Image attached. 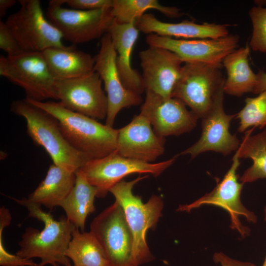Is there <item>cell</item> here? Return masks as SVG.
Returning <instances> with one entry per match:
<instances>
[{"mask_svg":"<svg viewBox=\"0 0 266 266\" xmlns=\"http://www.w3.org/2000/svg\"><path fill=\"white\" fill-rule=\"evenodd\" d=\"M237 150L232 159V164L223 179L210 192L189 204L180 205L177 211L190 212L202 205H211L220 207L229 213L230 227L236 231L242 238L249 235L250 229L243 226L240 218L255 224L257 217L252 211L244 206L241 201V193L243 184L238 181L237 170L240 165Z\"/></svg>","mask_w":266,"mask_h":266,"instance_id":"30bf717a","label":"cell"},{"mask_svg":"<svg viewBox=\"0 0 266 266\" xmlns=\"http://www.w3.org/2000/svg\"><path fill=\"white\" fill-rule=\"evenodd\" d=\"M224 94L223 86L215 95L210 109L201 118L202 131L200 138L179 155L189 154L193 159L202 153L212 151L226 156L239 147L240 141L230 132L231 122L236 114L225 112Z\"/></svg>","mask_w":266,"mask_h":266,"instance_id":"5bb4252c","label":"cell"},{"mask_svg":"<svg viewBox=\"0 0 266 266\" xmlns=\"http://www.w3.org/2000/svg\"><path fill=\"white\" fill-rule=\"evenodd\" d=\"M213 261L221 266H256L254 264L233 259L223 252H216L213 256Z\"/></svg>","mask_w":266,"mask_h":266,"instance_id":"d6a6232c","label":"cell"},{"mask_svg":"<svg viewBox=\"0 0 266 266\" xmlns=\"http://www.w3.org/2000/svg\"><path fill=\"white\" fill-rule=\"evenodd\" d=\"M25 99L53 116L68 142L91 160L106 157L116 150L118 129L71 111L59 102Z\"/></svg>","mask_w":266,"mask_h":266,"instance_id":"7a4b0ae2","label":"cell"},{"mask_svg":"<svg viewBox=\"0 0 266 266\" xmlns=\"http://www.w3.org/2000/svg\"><path fill=\"white\" fill-rule=\"evenodd\" d=\"M113 0H65L72 9L91 10L112 7Z\"/></svg>","mask_w":266,"mask_h":266,"instance_id":"1f68e13d","label":"cell"},{"mask_svg":"<svg viewBox=\"0 0 266 266\" xmlns=\"http://www.w3.org/2000/svg\"><path fill=\"white\" fill-rule=\"evenodd\" d=\"M149 9L157 10L170 18L185 15L177 7L162 5L157 0H113L111 14L114 20L118 23H135Z\"/></svg>","mask_w":266,"mask_h":266,"instance_id":"4316f807","label":"cell"},{"mask_svg":"<svg viewBox=\"0 0 266 266\" xmlns=\"http://www.w3.org/2000/svg\"><path fill=\"white\" fill-rule=\"evenodd\" d=\"M99 51L95 57L94 71L99 73L106 92L108 101L105 125L113 127L119 111L140 104L141 95L127 89L123 85L116 66L117 54L110 34L107 33L101 38Z\"/></svg>","mask_w":266,"mask_h":266,"instance_id":"9a60e30c","label":"cell"},{"mask_svg":"<svg viewBox=\"0 0 266 266\" xmlns=\"http://www.w3.org/2000/svg\"><path fill=\"white\" fill-rule=\"evenodd\" d=\"M71 266V265H69V266Z\"/></svg>","mask_w":266,"mask_h":266,"instance_id":"74e56055","label":"cell"},{"mask_svg":"<svg viewBox=\"0 0 266 266\" xmlns=\"http://www.w3.org/2000/svg\"><path fill=\"white\" fill-rule=\"evenodd\" d=\"M65 255L75 266H109L99 242L90 232L75 228Z\"/></svg>","mask_w":266,"mask_h":266,"instance_id":"484cf974","label":"cell"},{"mask_svg":"<svg viewBox=\"0 0 266 266\" xmlns=\"http://www.w3.org/2000/svg\"><path fill=\"white\" fill-rule=\"evenodd\" d=\"M90 232L101 246L109 266H136L132 234L116 200L93 220Z\"/></svg>","mask_w":266,"mask_h":266,"instance_id":"9c48e42d","label":"cell"},{"mask_svg":"<svg viewBox=\"0 0 266 266\" xmlns=\"http://www.w3.org/2000/svg\"><path fill=\"white\" fill-rule=\"evenodd\" d=\"M177 156L152 164L123 157L115 151L106 157L89 160L78 170L91 185L97 188V197L102 198L129 174L149 173L156 177L159 176L174 163Z\"/></svg>","mask_w":266,"mask_h":266,"instance_id":"8fae6325","label":"cell"},{"mask_svg":"<svg viewBox=\"0 0 266 266\" xmlns=\"http://www.w3.org/2000/svg\"><path fill=\"white\" fill-rule=\"evenodd\" d=\"M239 120L238 131L243 133L248 129L266 127V90L254 98L245 100L243 108L236 114Z\"/></svg>","mask_w":266,"mask_h":266,"instance_id":"83f0119b","label":"cell"},{"mask_svg":"<svg viewBox=\"0 0 266 266\" xmlns=\"http://www.w3.org/2000/svg\"><path fill=\"white\" fill-rule=\"evenodd\" d=\"M17 2L15 0H0V17H3L8 8Z\"/></svg>","mask_w":266,"mask_h":266,"instance_id":"e575fe53","label":"cell"},{"mask_svg":"<svg viewBox=\"0 0 266 266\" xmlns=\"http://www.w3.org/2000/svg\"><path fill=\"white\" fill-rule=\"evenodd\" d=\"M139 56L145 91L172 97L184 64L182 60L167 49L155 46L141 51Z\"/></svg>","mask_w":266,"mask_h":266,"instance_id":"e0dca14e","label":"cell"},{"mask_svg":"<svg viewBox=\"0 0 266 266\" xmlns=\"http://www.w3.org/2000/svg\"><path fill=\"white\" fill-rule=\"evenodd\" d=\"M262 266H266V257H265V261H264V263H263Z\"/></svg>","mask_w":266,"mask_h":266,"instance_id":"8d00e7d4","label":"cell"},{"mask_svg":"<svg viewBox=\"0 0 266 266\" xmlns=\"http://www.w3.org/2000/svg\"><path fill=\"white\" fill-rule=\"evenodd\" d=\"M75 185L60 206L65 211L67 220L84 232L87 216L95 211L94 200L98 189L79 170L75 172Z\"/></svg>","mask_w":266,"mask_h":266,"instance_id":"cb8c5ba5","label":"cell"},{"mask_svg":"<svg viewBox=\"0 0 266 266\" xmlns=\"http://www.w3.org/2000/svg\"><path fill=\"white\" fill-rule=\"evenodd\" d=\"M237 34L216 39H181L149 34L146 37L149 46L162 47L176 54L185 63L197 62L222 66L226 56L237 47Z\"/></svg>","mask_w":266,"mask_h":266,"instance_id":"4fadbf2b","label":"cell"},{"mask_svg":"<svg viewBox=\"0 0 266 266\" xmlns=\"http://www.w3.org/2000/svg\"><path fill=\"white\" fill-rule=\"evenodd\" d=\"M11 215L7 211L0 213V266H36L32 259L21 257L7 252L3 242L2 233L4 228L10 225Z\"/></svg>","mask_w":266,"mask_h":266,"instance_id":"f546056e","label":"cell"},{"mask_svg":"<svg viewBox=\"0 0 266 266\" xmlns=\"http://www.w3.org/2000/svg\"><path fill=\"white\" fill-rule=\"evenodd\" d=\"M102 84L100 75L94 70L76 78L56 80L57 100L71 111L95 119H106L108 101Z\"/></svg>","mask_w":266,"mask_h":266,"instance_id":"7c38bea8","label":"cell"},{"mask_svg":"<svg viewBox=\"0 0 266 266\" xmlns=\"http://www.w3.org/2000/svg\"><path fill=\"white\" fill-rule=\"evenodd\" d=\"M0 75L22 88L26 99L37 101L57 100L56 80L42 52L23 51L13 56H1Z\"/></svg>","mask_w":266,"mask_h":266,"instance_id":"8992f818","label":"cell"},{"mask_svg":"<svg viewBox=\"0 0 266 266\" xmlns=\"http://www.w3.org/2000/svg\"><path fill=\"white\" fill-rule=\"evenodd\" d=\"M0 48L8 56L16 55L23 51L5 22H0Z\"/></svg>","mask_w":266,"mask_h":266,"instance_id":"4dcf8cb0","label":"cell"},{"mask_svg":"<svg viewBox=\"0 0 266 266\" xmlns=\"http://www.w3.org/2000/svg\"><path fill=\"white\" fill-rule=\"evenodd\" d=\"M65 0H51L46 17L63 39L74 44L102 37L113 22L111 8L80 10L64 8Z\"/></svg>","mask_w":266,"mask_h":266,"instance_id":"ba28073f","label":"cell"},{"mask_svg":"<svg viewBox=\"0 0 266 266\" xmlns=\"http://www.w3.org/2000/svg\"><path fill=\"white\" fill-rule=\"evenodd\" d=\"M17 203L26 207L30 217L42 222L44 228L40 231L28 227L18 244L20 249L16 254L21 257L32 259L38 258L41 261L36 266L56 264L63 266L70 265L65 253L76 227L62 216L55 220L50 213L45 212L41 206L29 201L27 198L17 199L9 197Z\"/></svg>","mask_w":266,"mask_h":266,"instance_id":"6da1fadb","label":"cell"},{"mask_svg":"<svg viewBox=\"0 0 266 266\" xmlns=\"http://www.w3.org/2000/svg\"><path fill=\"white\" fill-rule=\"evenodd\" d=\"M135 25L147 35L153 33L177 39H216L229 34L228 25L197 24L188 20L177 23H167L159 20L151 13H145L137 19Z\"/></svg>","mask_w":266,"mask_h":266,"instance_id":"d6986e66","label":"cell"},{"mask_svg":"<svg viewBox=\"0 0 266 266\" xmlns=\"http://www.w3.org/2000/svg\"><path fill=\"white\" fill-rule=\"evenodd\" d=\"M253 26L249 47L254 51L266 52V7L253 6L249 11Z\"/></svg>","mask_w":266,"mask_h":266,"instance_id":"f1b7e54d","label":"cell"},{"mask_svg":"<svg viewBox=\"0 0 266 266\" xmlns=\"http://www.w3.org/2000/svg\"><path fill=\"white\" fill-rule=\"evenodd\" d=\"M250 51L249 46L246 45L235 49L224 59L222 66L227 74L223 85L224 93L236 97L253 93L257 76L250 66Z\"/></svg>","mask_w":266,"mask_h":266,"instance_id":"603a6c76","label":"cell"},{"mask_svg":"<svg viewBox=\"0 0 266 266\" xmlns=\"http://www.w3.org/2000/svg\"><path fill=\"white\" fill-rule=\"evenodd\" d=\"M264 220L266 221V204L264 207Z\"/></svg>","mask_w":266,"mask_h":266,"instance_id":"d590c367","label":"cell"},{"mask_svg":"<svg viewBox=\"0 0 266 266\" xmlns=\"http://www.w3.org/2000/svg\"><path fill=\"white\" fill-rule=\"evenodd\" d=\"M10 109L25 119L28 134L46 150L55 165L75 172L91 160L68 142L57 120L45 110L26 99L13 101Z\"/></svg>","mask_w":266,"mask_h":266,"instance_id":"3957f363","label":"cell"},{"mask_svg":"<svg viewBox=\"0 0 266 266\" xmlns=\"http://www.w3.org/2000/svg\"><path fill=\"white\" fill-rule=\"evenodd\" d=\"M139 32L135 23L120 24L113 20L107 33L117 54L116 66L122 83L127 89L141 95L145 91L142 76L131 64Z\"/></svg>","mask_w":266,"mask_h":266,"instance_id":"ffe728a7","label":"cell"},{"mask_svg":"<svg viewBox=\"0 0 266 266\" xmlns=\"http://www.w3.org/2000/svg\"><path fill=\"white\" fill-rule=\"evenodd\" d=\"M253 129L246 131L237 149L239 159L250 158L253 162L239 177L243 184L266 179V128L251 135Z\"/></svg>","mask_w":266,"mask_h":266,"instance_id":"d4e9b609","label":"cell"},{"mask_svg":"<svg viewBox=\"0 0 266 266\" xmlns=\"http://www.w3.org/2000/svg\"><path fill=\"white\" fill-rule=\"evenodd\" d=\"M147 175L139 176L131 181L122 180L109 190L121 206L131 231L133 240V257L136 266L153 260L146 240L147 231L155 227L164 207L162 199L153 195L145 203L140 196L134 195L135 184Z\"/></svg>","mask_w":266,"mask_h":266,"instance_id":"277c9868","label":"cell"},{"mask_svg":"<svg viewBox=\"0 0 266 266\" xmlns=\"http://www.w3.org/2000/svg\"><path fill=\"white\" fill-rule=\"evenodd\" d=\"M221 68L202 63H184L172 97L182 101L199 118H202L224 85L225 79Z\"/></svg>","mask_w":266,"mask_h":266,"instance_id":"52a82bcc","label":"cell"},{"mask_svg":"<svg viewBox=\"0 0 266 266\" xmlns=\"http://www.w3.org/2000/svg\"><path fill=\"white\" fill-rule=\"evenodd\" d=\"M75 180V172L53 164L49 166L44 180L27 199L51 210L60 206L69 195Z\"/></svg>","mask_w":266,"mask_h":266,"instance_id":"7402d4cb","label":"cell"},{"mask_svg":"<svg viewBox=\"0 0 266 266\" xmlns=\"http://www.w3.org/2000/svg\"><path fill=\"white\" fill-rule=\"evenodd\" d=\"M257 82L253 93L259 94L266 90V72L263 70H260L257 73Z\"/></svg>","mask_w":266,"mask_h":266,"instance_id":"836d02e7","label":"cell"},{"mask_svg":"<svg viewBox=\"0 0 266 266\" xmlns=\"http://www.w3.org/2000/svg\"><path fill=\"white\" fill-rule=\"evenodd\" d=\"M141 106L140 114L149 121L159 136L179 135L191 132L196 126L199 117L180 100L164 98L150 91Z\"/></svg>","mask_w":266,"mask_h":266,"instance_id":"2e32d148","label":"cell"},{"mask_svg":"<svg viewBox=\"0 0 266 266\" xmlns=\"http://www.w3.org/2000/svg\"><path fill=\"white\" fill-rule=\"evenodd\" d=\"M20 8L8 17L5 24L25 52L51 48L68 49L60 31L46 18L39 0H19Z\"/></svg>","mask_w":266,"mask_h":266,"instance_id":"5b68a950","label":"cell"},{"mask_svg":"<svg viewBox=\"0 0 266 266\" xmlns=\"http://www.w3.org/2000/svg\"><path fill=\"white\" fill-rule=\"evenodd\" d=\"M164 137L158 136L149 121L139 113L125 127L118 129L116 152L139 161H155L165 151Z\"/></svg>","mask_w":266,"mask_h":266,"instance_id":"ac0fdd59","label":"cell"},{"mask_svg":"<svg viewBox=\"0 0 266 266\" xmlns=\"http://www.w3.org/2000/svg\"><path fill=\"white\" fill-rule=\"evenodd\" d=\"M49 69L56 80L78 78L93 71L95 58L83 51L51 48L42 52Z\"/></svg>","mask_w":266,"mask_h":266,"instance_id":"44dd1931","label":"cell"}]
</instances>
